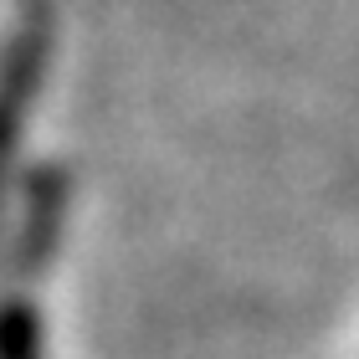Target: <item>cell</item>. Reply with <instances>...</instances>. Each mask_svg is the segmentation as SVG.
<instances>
[{
    "instance_id": "obj_2",
    "label": "cell",
    "mask_w": 359,
    "mask_h": 359,
    "mask_svg": "<svg viewBox=\"0 0 359 359\" xmlns=\"http://www.w3.org/2000/svg\"><path fill=\"white\" fill-rule=\"evenodd\" d=\"M67 205H72V175L57 159H41L21 175L6 221V247H0V277L11 292H26L41 283V272L52 267V257L67 231Z\"/></svg>"
},
{
    "instance_id": "obj_1",
    "label": "cell",
    "mask_w": 359,
    "mask_h": 359,
    "mask_svg": "<svg viewBox=\"0 0 359 359\" xmlns=\"http://www.w3.org/2000/svg\"><path fill=\"white\" fill-rule=\"evenodd\" d=\"M52 41H57V21L46 0H21L0 36V247H6V221H11V201L21 185V139H26V118L41 97L46 67H52Z\"/></svg>"
},
{
    "instance_id": "obj_3",
    "label": "cell",
    "mask_w": 359,
    "mask_h": 359,
    "mask_svg": "<svg viewBox=\"0 0 359 359\" xmlns=\"http://www.w3.org/2000/svg\"><path fill=\"white\" fill-rule=\"evenodd\" d=\"M0 359H46V323L31 292L0 298Z\"/></svg>"
}]
</instances>
